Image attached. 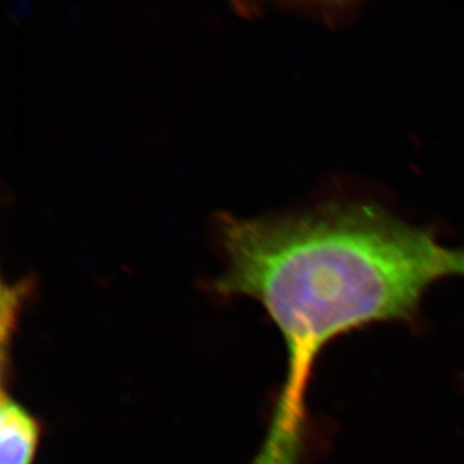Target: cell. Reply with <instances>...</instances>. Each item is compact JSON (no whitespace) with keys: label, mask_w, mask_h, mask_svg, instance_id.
Returning a JSON list of instances; mask_svg holds the SVG:
<instances>
[{"label":"cell","mask_w":464,"mask_h":464,"mask_svg":"<svg viewBox=\"0 0 464 464\" xmlns=\"http://www.w3.org/2000/svg\"><path fill=\"white\" fill-rule=\"evenodd\" d=\"M216 231L226 258L217 295L325 311L357 329L413 319L433 284L460 276L459 249L365 201L257 218L224 213Z\"/></svg>","instance_id":"cell-1"},{"label":"cell","mask_w":464,"mask_h":464,"mask_svg":"<svg viewBox=\"0 0 464 464\" xmlns=\"http://www.w3.org/2000/svg\"><path fill=\"white\" fill-rule=\"evenodd\" d=\"M41 424L9 393L0 400V464H33L41 440Z\"/></svg>","instance_id":"cell-2"},{"label":"cell","mask_w":464,"mask_h":464,"mask_svg":"<svg viewBox=\"0 0 464 464\" xmlns=\"http://www.w3.org/2000/svg\"><path fill=\"white\" fill-rule=\"evenodd\" d=\"M460 276H464V248L460 249Z\"/></svg>","instance_id":"cell-3"}]
</instances>
